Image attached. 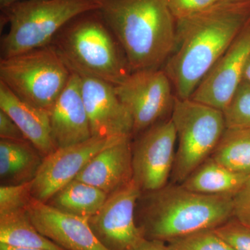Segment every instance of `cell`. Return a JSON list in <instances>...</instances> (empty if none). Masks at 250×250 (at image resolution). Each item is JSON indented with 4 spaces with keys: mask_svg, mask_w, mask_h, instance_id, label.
Wrapping results in <instances>:
<instances>
[{
    "mask_svg": "<svg viewBox=\"0 0 250 250\" xmlns=\"http://www.w3.org/2000/svg\"><path fill=\"white\" fill-rule=\"evenodd\" d=\"M223 113L227 128L250 129V83L241 82Z\"/></svg>",
    "mask_w": 250,
    "mask_h": 250,
    "instance_id": "24",
    "label": "cell"
},
{
    "mask_svg": "<svg viewBox=\"0 0 250 250\" xmlns=\"http://www.w3.org/2000/svg\"><path fill=\"white\" fill-rule=\"evenodd\" d=\"M250 56V19L200 82L190 99L224 111L243 80Z\"/></svg>",
    "mask_w": 250,
    "mask_h": 250,
    "instance_id": "12",
    "label": "cell"
},
{
    "mask_svg": "<svg viewBox=\"0 0 250 250\" xmlns=\"http://www.w3.org/2000/svg\"><path fill=\"white\" fill-rule=\"evenodd\" d=\"M210 156L229 170L250 174V129L227 128Z\"/></svg>",
    "mask_w": 250,
    "mask_h": 250,
    "instance_id": "22",
    "label": "cell"
},
{
    "mask_svg": "<svg viewBox=\"0 0 250 250\" xmlns=\"http://www.w3.org/2000/svg\"><path fill=\"white\" fill-rule=\"evenodd\" d=\"M142 191L133 179L108 195L96 214L88 219L94 234L108 250H129L145 239L136 220V207Z\"/></svg>",
    "mask_w": 250,
    "mask_h": 250,
    "instance_id": "10",
    "label": "cell"
},
{
    "mask_svg": "<svg viewBox=\"0 0 250 250\" xmlns=\"http://www.w3.org/2000/svg\"><path fill=\"white\" fill-rule=\"evenodd\" d=\"M99 11L131 72L162 69L173 50L176 21L166 0H98Z\"/></svg>",
    "mask_w": 250,
    "mask_h": 250,
    "instance_id": "3",
    "label": "cell"
},
{
    "mask_svg": "<svg viewBox=\"0 0 250 250\" xmlns=\"http://www.w3.org/2000/svg\"><path fill=\"white\" fill-rule=\"evenodd\" d=\"M31 182L0 187V215L27 210L34 197Z\"/></svg>",
    "mask_w": 250,
    "mask_h": 250,
    "instance_id": "25",
    "label": "cell"
},
{
    "mask_svg": "<svg viewBox=\"0 0 250 250\" xmlns=\"http://www.w3.org/2000/svg\"><path fill=\"white\" fill-rule=\"evenodd\" d=\"M21 1H24V0H0V9H2V8L9 6V5Z\"/></svg>",
    "mask_w": 250,
    "mask_h": 250,
    "instance_id": "33",
    "label": "cell"
},
{
    "mask_svg": "<svg viewBox=\"0 0 250 250\" xmlns=\"http://www.w3.org/2000/svg\"><path fill=\"white\" fill-rule=\"evenodd\" d=\"M50 45L71 71L114 86L132 72L121 44L98 9L73 18L54 36Z\"/></svg>",
    "mask_w": 250,
    "mask_h": 250,
    "instance_id": "4",
    "label": "cell"
},
{
    "mask_svg": "<svg viewBox=\"0 0 250 250\" xmlns=\"http://www.w3.org/2000/svg\"><path fill=\"white\" fill-rule=\"evenodd\" d=\"M78 75L92 137H132V118L117 95L114 85L95 77Z\"/></svg>",
    "mask_w": 250,
    "mask_h": 250,
    "instance_id": "13",
    "label": "cell"
},
{
    "mask_svg": "<svg viewBox=\"0 0 250 250\" xmlns=\"http://www.w3.org/2000/svg\"><path fill=\"white\" fill-rule=\"evenodd\" d=\"M0 109L9 115L30 142L45 157L57 149L48 112L23 101L0 82Z\"/></svg>",
    "mask_w": 250,
    "mask_h": 250,
    "instance_id": "17",
    "label": "cell"
},
{
    "mask_svg": "<svg viewBox=\"0 0 250 250\" xmlns=\"http://www.w3.org/2000/svg\"><path fill=\"white\" fill-rule=\"evenodd\" d=\"M129 250H171L166 242L145 238L139 244Z\"/></svg>",
    "mask_w": 250,
    "mask_h": 250,
    "instance_id": "30",
    "label": "cell"
},
{
    "mask_svg": "<svg viewBox=\"0 0 250 250\" xmlns=\"http://www.w3.org/2000/svg\"><path fill=\"white\" fill-rule=\"evenodd\" d=\"M177 146L170 183L181 184L211 156L227 129L223 111L176 97L171 115Z\"/></svg>",
    "mask_w": 250,
    "mask_h": 250,
    "instance_id": "6",
    "label": "cell"
},
{
    "mask_svg": "<svg viewBox=\"0 0 250 250\" xmlns=\"http://www.w3.org/2000/svg\"><path fill=\"white\" fill-rule=\"evenodd\" d=\"M48 114L57 149L73 146L92 137L82 97L81 78L77 72L71 71L66 86L49 109Z\"/></svg>",
    "mask_w": 250,
    "mask_h": 250,
    "instance_id": "15",
    "label": "cell"
},
{
    "mask_svg": "<svg viewBox=\"0 0 250 250\" xmlns=\"http://www.w3.org/2000/svg\"><path fill=\"white\" fill-rule=\"evenodd\" d=\"M0 250H46L43 249H39V248H15L6 246V245L0 243Z\"/></svg>",
    "mask_w": 250,
    "mask_h": 250,
    "instance_id": "31",
    "label": "cell"
},
{
    "mask_svg": "<svg viewBox=\"0 0 250 250\" xmlns=\"http://www.w3.org/2000/svg\"><path fill=\"white\" fill-rule=\"evenodd\" d=\"M250 19V1H221L176 21L173 50L162 69L177 98H190Z\"/></svg>",
    "mask_w": 250,
    "mask_h": 250,
    "instance_id": "1",
    "label": "cell"
},
{
    "mask_svg": "<svg viewBox=\"0 0 250 250\" xmlns=\"http://www.w3.org/2000/svg\"><path fill=\"white\" fill-rule=\"evenodd\" d=\"M243 81L250 83V56L249 59H248V62H247L246 68H245Z\"/></svg>",
    "mask_w": 250,
    "mask_h": 250,
    "instance_id": "32",
    "label": "cell"
},
{
    "mask_svg": "<svg viewBox=\"0 0 250 250\" xmlns=\"http://www.w3.org/2000/svg\"><path fill=\"white\" fill-rule=\"evenodd\" d=\"M177 142L171 117L132 138L133 179L141 191H153L169 184Z\"/></svg>",
    "mask_w": 250,
    "mask_h": 250,
    "instance_id": "9",
    "label": "cell"
},
{
    "mask_svg": "<svg viewBox=\"0 0 250 250\" xmlns=\"http://www.w3.org/2000/svg\"><path fill=\"white\" fill-rule=\"evenodd\" d=\"M108 196L98 188L75 179L46 203L64 213L89 219L98 213Z\"/></svg>",
    "mask_w": 250,
    "mask_h": 250,
    "instance_id": "20",
    "label": "cell"
},
{
    "mask_svg": "<svg viewBox=\"0 0 250 250\" xmlns=\"http://www.w3.org/2000/svg\"><path fill=\"white\" fill-rule=\"evenodd\" d=\"M234 250H250V228L234 217L214 229Z\"/></svg>",
    "mask_w": 250,
    "mask_h": 250,
    "instance_id": "26",
    "label": "cell"
},
{
    "mask_svg": "<svg viewBox=\"0 0 250 250\" xmlns=\"http://www.w3.org/2000/svg\"><path fill=\"white\" fill-rule=\"evenodd\" d=\"M27 212L38 231L63 250H108L94 234L88 218L64 213L34 198Z\"/></svg>",
    "mask_w": 250,
    "mask_h": 250,
    "instance_id": "14",
    "label": "cell"
},
{
    "mask_svg": "<svg viewBox=\"0 0 250 250\" xmlns=\"http://www.w3.org/2000/svg\"><path fill=\"white\" fill-rule=\"evenodd\" d=\"M124 137H91L73 146L57 148L43 158L31 182L32 197L45 203L48 202L56 192L76 178L98 153Z\"/></svg>",
    "mask_w": 250,
    "mask_h": 250,
    "instance_id": "11",
    "label": "cell"
},
{
    "mask_svg": "<svg viewBox=\"0 0 250 250\" xmlns=\"http://www.w3.org/2000/svg\"><path fill=\"white\" fill-rule=\"evenodd\" d=\"M222 0H166L175 21L201 12Z\"/></svg>",
    "mask_w": 250,
    "mask_h": 250,
    "instance_id": "27",
    "label": "cell"
},
{
    "mask_svg": "<svg viewBox=\"0 0 250 250\" xmlns=\"http://www.w3.org/2000/svg\"><path fill=\"white\" fill-rule=\"evenodd\" d=\"M115 90L132 118V138L172 115L175 94L163 69L131 72Z\"/></svg>",
    "mask_w": 250,
    "mask_h": 250,
    "instance_id": "8",
    "label": "cell"
},
{
    "mask_svg": "<svg viewBox=\"0 0 250 250\" xmlns=\"http://www.w3.org/2000/svg\"><path fill=\"white\" fill-rule=\"evenodd\" d=\"M71 71L52 45L0 60V82L23 101L48 112Z\"/></svg>",
    "mask_w": 250,
    "mask_h": 250,
    "instance_id": "7",
    "label": "cell"
},
{
    "mask_svg": "<svg viewBox=\"0 0 250 250\" xmlns=\"http://www.w3.org/2000/svg\"><path fill=\"white\" fill-rule=\"evenodd\" d=\"M223 1H228V2H249L250 0H222Z\"/></svg>",
    "mask_w": 250,
    "mask_h": 250,
    "instance_id": "34",
    "label": "cell"
},
{
    "mask_svg": "<svg viewBox=\"0 0 250 250\" xmlns=\"http://www.w3.org/2000/svg\"><path fill=\"white\" fill-rule=\"evenodd\" d=\"M249 175L229 170L210 156L181 185L190 191L207 195H234Z\"/></svg>",
    "mask_w": 250,
    "mask_h": 250,
    "instance_id": "19",
    "label": "cell"
},
{
    "mask_svg": "<svg viewBox=\"0 0 250 250\" xmlns=\"http://www.w3.org/2000/svg\"><path fill=\"white\" fill-rule=\"evenodd\" d=\"M171 250H234L214 229L201 230L166 242Z\"/></svg>",
    "mask_w": 250,
    "mask_h": 250,
    "instance_id": "23",
    "label": "cell"
},
{
    "mask_svg": "<svg viewBox=\"0 0 250 250\" xmlns=\"http://www.w3.org/2000/svg\"><path fill=\"white\" fill-rule=\"evenodd\" d=\"M98 0H24L1 9V25L9 30L1 39V59L49 45L73 18L99 9Z\"/></svg>",
    "mask_w": 250,
    "mask_h": 250,
    "instance_id": "5",
    "label": "cell"
},
{
    "mask_svg": "<svg viewBox=\"0 0 250 250\" xmlns=\"http://www.w3.org/2000/svg\"><path fill=\"white\" fill-rule=\"evenodd\" d=\"M233 200V217L250 228V174Z\"/></svg>",
    "mask_w": 250,
    "mask_h": 250,
    "instance_id": "28",
    "label": "cell"
},
{
    "mask_svg": "<svg viewBox=\"0 0 250 250\" xmlns=\"http://www.w3.org/2000/svg\"><path fill=\"white\" fill-rule=\"evenodd\" d=\"M43 158L27 140L0 139L1 185H16L32 182Z\"/></svg>",
    "mask_w": 250,
    "mask_h": 250,
    "instance_id": "18",
    "label": "cell"
},
{
    "mask_svg": "<svg viewBox=\"0 0 250 250\" xmlns=\"http://www.w3.org/2000/svg\"><path fill=\"white\" fill-rule=\"evenodd\" d=\"M0 139L14 140V141L27 140L14 120L1 109H0Z\"/></svg>",
    "mask_w": 250,
    "mask_h": 250,
    "instance_id": "29",
    "label": "cell"
},
{
    "mask_svg": "<svg viewBox=\"0 0 250 250\" xmlns=\"http://www.w3.org/2000/svg\"><path fill=\"white\" fill-rule=\"evenodd\" d=\"M0 243L15 248L65 250L38 231L27 209L0 215Z\"/></svg>",
    "mask_w": 250,
    "mask_h": 250,
    "instance_id": "21",
    "label": "cell"
},
{
    "mask_svg": "<svg viewBox=\"0 0 250 250\" xmlns=\"http://www.w3.org/2000/svg\"><path fill=\"white\" fill-rule=\"evenodd\" d=\"M233 196L199 193L169 182L142 192L136 204V223L145 238L167 242L228 222L233 217Z\"/></svg>",
    "mask_w": 250,
    "mask_h": 250,
    "instance_id": "2",
    "label": "cell"
},
{
    "mask_svg": "<svg viewBox=\"0 0 250 250\" xmlns=\"http://www.w3.org/2000/svg\"><path fill=\"white\" fill-rule=\"evenodd\" d=\"M133 177L132 137L125 136L98 153L75 179L110 195Z\"/></svg>",
    "mask_w": 250,
    "mask_h": 250,
    "instance_id": "16",
    "label": "cell"
}]
</instances>
